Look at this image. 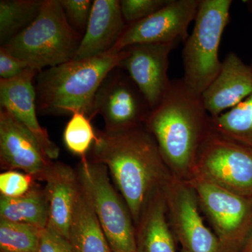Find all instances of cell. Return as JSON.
<instances>
[{"instance_id": "cell-1", "label": "cell", "mask_w": 252, "mask_h": 252, "mask_svg": "<svg viewBox=\"0 0 252 252\" xmlns=\"http://www.w3.org/2000/svg\"><path fill=\"white\" fill-rule=\"evenodd\" d=\"M93 154V160L104 164L110 172L136 228L149 199L172 177L155 139L144 126L99 131Z\"/></svg>"}, {"instance_id": "cell-2", "label": "cell", "mask_w": 252, "mask_h": 252, "mask_svg": "<svg viewBox=\"0 0 252 252\" xmlns=\"http://www.w3.org/2000/svg\"><path fill=\"white\" fill-rule=\"evenodd\" d=\"M144 126L155 139L172 175L186 182L191 180L199 149L212 127L201 95L190 90L182 78L171 80Z\"/></svg>"}, {"instance_id": "cell-3", "label": "cell", "mask_w": 252, "mask_h": 252, "mask_svg": "<svg viewBox=\"0 0 252 252\" xmlns=\"http://www.w3.org/2000/svg\"><path fill=\"white\" fill-rule=\"evenodd\" d=\"M127 55V50H111L94 57L71 60L43 69L35 77L36 110L42 115L85 114L91 120L96 114V94L104 79Z\"/></svg>"}, {"instance_id": "cell-4", "label": "cell", "mask_w": 252, "mask_h": 252, "mask_svg": "<svg viewBox=\"0 0 252 252\" xmlns=\"http://www.w3.org/2000/svg\"><path fill=\"white\" fill-rule=\"evenodd\" d=\"M82 37L68 23L60 0H44L34 22L1 46L40 72L72 60Z\"/></svg>"}, {"instance_id": "cell-5", "label": "cell", "mask_w": 252, "mask_h": 252, "mask_svg": "<svg viewBox=\"0 0 252 252\" xmlns=\"http://www.w3.org/2000/svg\"><path fill=\"white\" fill-rule=\"evenodd\" d=\"M232 4V0H200L193 31L184 44L182 79L199 95L211 84L221 68L219 49L229 21Z\"/></svg>"}, {"instance_id": "cell-6", "label": "cell", "mask_w": 252, "mask_h": 252, "mask_svg": "<svg viewBox=\"0 0 252 252\" xmlns=\"http://www.w3.org/2000/svg\"><path fill=\"white\" fill-rule=\"evenodd\" d=\"M77 172L113 252H137L130 210L111 183L107 166L86 157L81 158Z\"/></svg>"}, {"instance_id": "cell-7", "label": "cell", "mask_w": 252, "mask_h": 252, "mask_svg": "<svg viewBox=\"0 0 252 252\" xmlns=\"http://www.w3.org/2000/svg\"><path fill=\"white\" fill-rule=\"evenodd\" d=\"M189 182L220 240L221 252H240L252 230V197L233 193L198 175Z\"/></svg>"}, {"instance_id": "cell-8", "label": "cell", "mask_w": 252, "mask_h": 252, "mask_svg": "<svg viewBox=\"0 0 252 252\" xmlns=\"http://www.w3.org/2000/svg\"><path fill=\"white\" fill-rule=\"evenodd\" d=\"M195 175L222 188L252 197V148L212 127L200 146Z\"/></svg>"}, {"instance_id": "cell-9", "label": "cell", "mask_w": 252, "mask_h": 252, "mask_svg": "<svg viewBox=\"0 0 252 252\" xmlns=\"http://www.w3.org/2000/svg\"><path fill=\"white\" fill-rule=\"evenodd\" d=\"M167 217L182 252H221L220 240L205 225L196 192L172 176L164 187Z\"/></svg>"}, {"instance_id": "cell-10", "label": "cell", "mask_w": 252, "mask_h": 252, "mask_svg": "<svg viewBox=\"0 0 252 252\" xmlns=\"http://www.w3.org/2000/svg\"><path fill=\"white\" fill-rule=\"evenodd\" d=\"M94 109L96 115L103 118L104 130L109 132L144 126L152 110L135 82L119 67L109 72L99 86Z\"/></svg>"}, {"instance_id": "cell-11", "label": "cell", "mask_w": 252, "mask_h": 252, "mask_svg": "<svg viewBox=\"0 0 252 252\" xmlns=\"http://www.w3.org/2000/svg\"><path fill=\"white\" fill-rule=\"evenodd\" d=\"M200 0H170L149 17L127 23L113 48L117 52L140 44L179 43L188 39L189 28L196 16Z\"/></svg>"}, {"instance_id": "cell-12", "label": "cell", "mask_w": 252, "mask_h": 252, "mask_svg": "<svg viewBox=\"0 0 252 252\" xmlns=\"http://www.w3.org/2000/svg\"><path fill=\"white\" fill-rule=\"evenodd\" d=\"M178 43L140 44L126 48L119 67L127 73L153 109L170 87L169 57Z\"/></svg>"}, {"instance_id": "cell-13", "label": "cell", "mask_w": 252, "mask_h": 252, "mask_svg": "<svg viewBox=\"0 0 252 252\" xmlns=\"http://www.w3.org/2000/svg\"><path fill=\"white\" fill-rule=\"evenodd\" d=\"M0 162L1 168L42 181L54 163L36 137L4 109H0Z\"/></svg>"}, {"instance_id": "cell-14", "label": "cell", "mask_w": 252, "mask_h": 252, "mask_svg": "<svg viewBox=\"0 0 252 252\" xmlns=\"http://www.w3.org/2000/svg\"><path fill=\"white\" fill-rule=\"evenodd\" d=\"M38 72L29 68L14 79H0V106L36 137L46 155L53 160L59 158L60 149L38 121L34 84Z\"/></svg>"}, {"instance_id": "cell-15", "label": "cell", "mask_w": 252, "mask_h": 252, "mask_svg": "<svg viewBox=\"0 0 252 252\" xmlns=\"http://www.w3.org/2000/svg\"><path fill=\"white\" fill-rule=\"evenodd\" d=\"M252 92V69L234 52L222 61L217 77L204 91L201 97L212 119L230 110L247 98Z\"/></svg>"}, {"instance_id": "cell-16", "label": "cell", "mask_w": 252, "mask_h": 252, "mask_svg": "<svg viewBox=\"0 0 252 252\" xmlns=\"http://www.w3.org/2000/svg\"><path fill=\"white\" fill-rule=\"evenodd\" d=\"M127 23L119 0H94L85 33L72 60L89 59L109 52Z\"/></svg>"}, {"instance_id": "cell-17", "label": "cell", "mask_w": 252, "mask_h": 252, "mask_svg": "<svg viewBox=\"0 0 252 252\" xmlns=\"http://www.w3.org/2000/svg\"><path fill=\"white\" fill-rule=\"evenodd\" d=\"M44 181L49 203L47 226L68 240L69 226L80 191L78 172L67 164L54 162Z\"/></svg>"}, {"instance_id": "cell-18", "label": "cell", "mask_w": 252, "mask_h": 252, "mask_svg": "<svg viewBox=\"0 0 252 252\" xmlns=\"http://www.w3.org/2000/svg\"><path fill=\"white\" fill-rule=\"evenodd\" d=\"M163 188L149 199L136 226L137 252H177Z\"/></svg>"}, {"instance_id": "cell-19", "label": "cell", "mask_w": 252, "mask_h": 252, "mask_svg": "<svg viewBox=\"0 0 252 252\" xmlns=\"http://www.w3.org/2000/svg\"><path fill=\"white\" fill-rule=\"evenodd\" d=\"M68 240L74 252H113L89 195L81 185Z\"/></svg>"}, {"instance_id": "cell-20", "label": "cell", "mask_w": 252, "mask_h": 252, "mask_svg": "<svg viewBox=\"0 0 252 252\" xmlns=\"http://www.w3.org/2000/svg\"><path fill=\"white\" fill-rule=\"evenodd\" d=\"M0 220L45 228L49 222L45 189L35 185L28 193L18 198L0 195Z\"/></svg>"}, {"instance_id": "cell-21", "label": "cell", "mask_w": 252, "mask_h": 252, "mask_svg": "<svg viewBox=\"0 0 252 252\" xmlns=\"http://www.w3.org/2000/svg\"><path fill=\"white\" fill-rule=\"evenodd\" d=\"M44 0H1L0 1V44L29 27L37 17Z\"/></svg>"}, {"instance_id": "cell-22", "label": "cell", "mask_w": 252, "mask_h": 252, "mask_svg": "<svg viewBox=\"0 0 252 252\" xmlns=\"http://www.w3.org/2000/svg\"><path fill=\"white\" fill-rule=\"evenodd\" d=\"M250 64L252 69V59ZM212 124L222 135L252 148V92L233 108L212 118Z\"/></svg>"}, {"instance_id": "cell-23", "label": "cell", "mask_w": 252, "mask_h": 252, "mask_svg": "<svg viewBox=\"0 0 252 252\" xmlns=\"http://www.w3.org/2000/svg\"><path fill=\"white\" fill-rule=\"evenodd\" d=\"M40 228L0 220V251L37 252Z\"/></svg>"}, {"instance_id": "cell-24", "label": "cell", "mask_w": 252, "mask_h": 252, "mask_svg": "<svg viewBox=\"0 0 252 252\" xmlns=\"http://www.w3.org/2000/svg\"><path fill=\"white\" fill-rule=\"evenodd\" d=\"M91 120L85 114L74 112L66 124L63 140L68 150L81 158L86 157L97 138Z\"/></svg>"}, {"instance_id": "cell-25", "label": "cell", "mask_w": 252, "mask_h": 252, "mask_svg": "<svg viewBox=\"0 0 252 252\" xmlns=\"http://www.w3.org/2000/svg\"><path fill=\"white\" fill-rule=\"evenodd\" d=\"M32 176L18 172L6 170L0 175V193L7 198H18L28 193L35 186Z\"/></svg>"}, {"instance_id": "cell-26", "label": "cell", "mask_w": 252, "mask_h": 252, "mask_svg": "<svg viewBox=\"0 0 252 252\" xmlns=\"http://www.w3.org/2000/svg\"><path fill=\"white\" fill-rule=\"evenodd\" d=\"M170 0H121L120 6L126 23L140 21L154 14L168 4Z\"/></svg>"}, {"instance_id": "cell-27", "label": "cell", "mask_w": 252, "mask_h": 252, "mask_svg": "<svg viewBox=\"0 0 252 252\" xmlns=\"http://www.w3.org/2000/svg\"><path fill=\"white\" fill-rule=\"evenodd\" d=\"M71 27L84 35L94 1L91 0H60Z\"/></svg>"}, {"instance_id": "cell-28", "label": "cell", "mask_w": 252, "mask_h": 252, "mask_svg": "<svg viewBox=\"0 0 252 252\" xmlns=\"http://www.w3.org/2000/svg\"><path fill=\"white\" fill-rule=\"evenodd\" d=\"M37 252H74L67 238L46 226L41 230Z\"/></svg>"}, {"instance_id": "cell-29", "label": "cell", "mask_w": 252, "mask_h": 252, "mask_svg": "<svg viewBox=\"0 0 252 252\" xmlns=\"http://www.w3.org/2000/svg\"><path fill=\"white\" fill-rule=\"evenodd\" d=\"M29 68L27 63L16 57L3 46L0 47V79H14Z\"/></svg>"}, {"instance_id": "cell-30", "label": "cell", "mask_w": 252, "mask_h": 252, "mask_svg": "<svg viewBox=\"0 0 252 252\" xmlns=\"http://www.w3.org/2000/svg\"><path fill=\"white\" fill-rule=\"evenodd\" d=\"M240 252H252V230Z\"/></svg>"}, {"instance_id": "cell-31", "label": "cell", "mask_w": 252, "mask_h": 252, "mask_svg": "<svg viewBox=\"0 0 252 252\" xmlns=\"http://www.w3.org/2000/svg\"><path fill=\"white\" fill-rule=\"evenodd\" d=\"M245 2L248 5L249 11L252 13V1H245Z\"/></svg>"}, {"instance_id": "cell-32", "label": "cell", "mask_w": 252, "mask_h": 252, "mask_svg": "<svg viewBox=\"0 0 252 252\" xmlns=\"http://www.w3.org/2000/svg\"><path fill=\"white\" fill-rule=\"evenodd\" d=\"M0 252H1V251H0Z\"/></svg>"}]
</instances>
